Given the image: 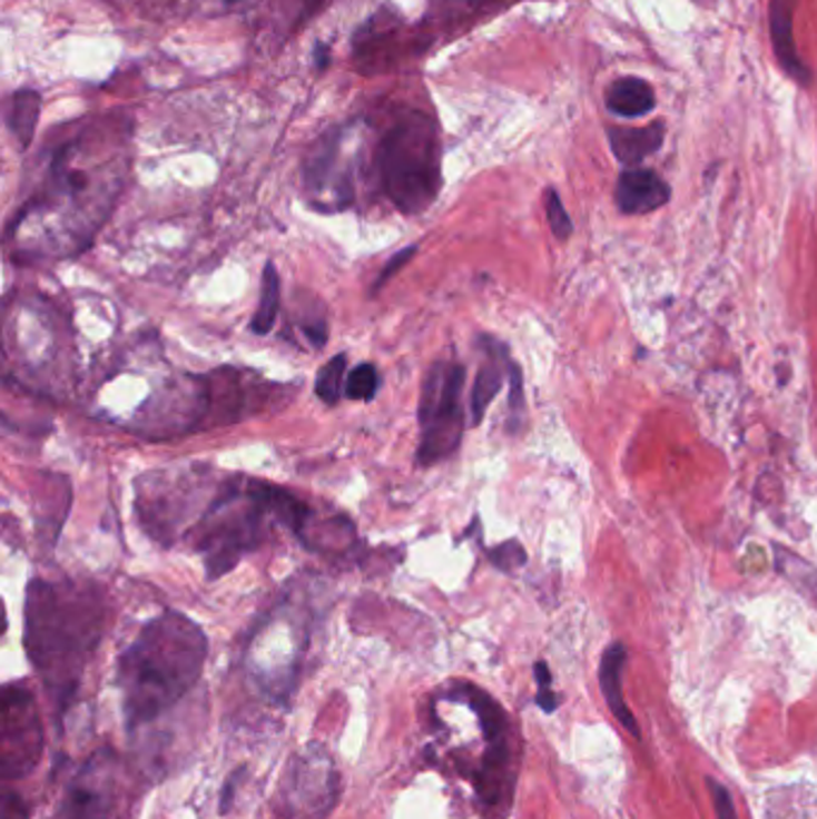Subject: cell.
Segmentation results:
<instances>
[{"label": "cell", "instance_id": "1", "mask_svg": "<svg viewBox=\"0 0 817 819\" xmlns=\"http://www.w3.org/2000/svg\"><path fill=\"white\" fill-rule=\"evenodd\" d=\"M130 122L116 116L80 122L70 137L49 151L41 180L10 218L6 238H12L29 218H60V235L80 249L91 243L114 211L128 176Z\"/></svg>", "mask_w": 817, "mask_h": 819}, {"label": "cell", "instance_id": "2", "mask_svg": "<svg viewBox=\"0 0 817 819\" xmlns=\"http://www.w3.org/2000/svg\"><path fill=\"white\" fill-rule=\"evenodd\" d=\"M106 623L99 590L75 580L35 578L24 600V650L62 717L80 690Z\"/></svg>", "mask_w": 817, "mask_h": 819}, {"label": "cell", "instance_id": "3", "mask_svg": "<svg viewBox=\"0 0 817 819\" xmlns=\"http://www.w3.org/2000/svg\"><path fill=\"white\" fill-rule=\"evenodd\" d=\"M209 640L180 611L151 619L118 659L116 685L130 729L173 710L201 679Z\"/></svg>", "mask_w": 817, "mask_h": 819}, {"label": "cell", "instance_id": "4", "mask_svg": "<svg viewBox=\"0 0 817 819\" xmlns=\"http://www.w3.org/2000/svg\"><path fill=\"white\" fill-rule=\"evenodd\" d=\"M382 190L407 216L427 211L442 190V141L436 120L424 110H403L376 151Z\"/></svg>", "mask_w": 817, "mask_h": 819}, {"label": "cell", "instance_id": "5", "mask_svg": "<svg viewBox=\"0 0 817 819\" xmlns=\"http://www.w3.org/2000/svg\"><path fill=\"white\" fill-rule=\"evenodd\" d=\"M245 494L247 506L240 509L243 486L226 484L201 520L199 551L211 580L233 571L247 551L259 546L266 537V517H274V513L249 490V482H245Z\"/></svg>", "mask_w": 817, "mask_h": 819}, {"label": "cell", "instance_id": "6", "mask_svg": "<svg viewBox=\"0 0 817 819\" xmlns=\"http://www.w3.org/2000/svg\"><path fill=\"white\" fill-rule=\"evenodd\" d=\"M135 808L132 771L111 748L97 750L68 781L58 819H130Z\"/></svg>", "mask_w": 817, "mask_h": 819}, {"label": "cell", "instance_id": "7", "mask_svg": "<svg viewBox=\"0 0 817 819\" xmlns=\"http://www.w3.org/2000/svg\"><path fill=\"white\" fill-rule=\"evenodd\" d=\"M341 798V771L322 743L291 754L272 798V819H328Z\"/></svg>", "mask_w": 817, "mask_h": 819}, {"label": "cell", "instance_id": "8", "mask_svg": "<svg viewBox=\"0 0 817 819\" xmlns=\"http://www.w3.org/2000/svg\"><path fill=\"white\" fill-rule=\"evenodd\" d=\"M463 386L465 367L439 359L422 382L420 396V448L417 465L430 467L446 461L463 441Z\"/></svg>", "mask_w": 817, "mask_h": 819}, {"label": "cell", "instance_id": "9", "mask_svg": "<svg viewBox=\"0 0 817 819\" xmlns=\"http://www.w3.org/2000/svg\"><path fill=\"white\" fill-rule=\"evenodd\" d=\"M357 125H343L326 132L307 154L305 190L309 204L319 211H341L355 197Z\"/></svg>", "mask_w": 817, "mask_h": 819}, {"label": "cell", "instance_id": "10", "mask_svg": "<svg viewBox=\"0 0 817 819\" xmlns=\"http://www.w3.org/2000/svg\"><path fill=\"white\" fill-rule=\"evenodd\" d=\"M43 754L39 707L22 683H10L0 698V771L3 781H18L37 769Z\"/></svg>", "mask_w": 817, "mask_h": 819}, {"label": "cell", "instance_id": "11", "mask_svg": "<svg viewBox=\"0 0 817 819\" xmlns=\"http://www.w3.org/2000/svg\"><path fill=\"white\" fill-rule=\"evenodd\" d=\"M617 207L626 216H642L662 209L671 199L669 182L650 168L623 170L617 180Z\"/></svg>", "mask_w": 817, "mask_h": 819}, {"label": "cell", "instance_id": "12", "mask_svg": "<svg viewBox=\"0 0 817 819\" xmlns=\"http://www.w3.org/2000/svg\"><path fill=\"white\" fill-rule=\"evenodd\" d=\"M794 8L796 0H769V34H772L775 56L781 70L787 72L798 85L810 87L813 72L798 56V46L794 39Z\"/></svg>", "mask_w": 817, "mask_h": 819}, {"label": "cell", "instance_id": "13", "mask_svg": "<svg viewBox=\"0 0 817 819\" xmlns=\"http://www.w3.org/2000/svg\"><path fill=\"white\" fill-rule=\"evenodd\" d=\"M482 345L486 348V357L482 369L478 372V379L473 386V396H470V410H473V424H480L484 420L486 407L496 398V393L504 386V372L509 365V351L504 343H499L490 336H482Z\"/></svg>", "mask_w": 817, "mask_h": 819}, {"label": "cell", "instance_id": "14", "mask_svg": "<svg viewBox=\"0 0 817 819\" xmlns=\"http://www.w3.org/2000/svg\"><path fill=\"white\" fill-rule=\"evenodd\" d=\"M626 659H628L626 644H621V642L609 644V648L602 654V661H600V688H602V695H604V700L609 704L611 714L617 717V721L621 723V727L626 731H631V736L640 738L636 717L631 714V710H628V704L623 700L621 671L626 667Z\"/></svg>", "mask_w": 817, "mask_h": 819}, {"label": "cell", "instance_id": "15", "mask_svg": "<svg viewBox=\"0 0 817 819\" xmlns=\"http://www.w3.org/2000/svg\"><path fill=\"white\" fill-rule=\"evenodd\" d=\"M665 145V125L648 128H609V147L623 166H640Z\"/></svg>", "mask_w": 817, "mask_h": 819}, {"label": "cell", "instance_id": "16", "mask_svg": "<svg viewBox=\"0 0 817 819\" xmlns=\"http://www.w3.org/2000/svg\"><path fill=\"white\" fill-rule=\"evenodd\" d=\"M657 106L654 89L640 77H621L607 91V110L619 118H642Z\"/></svg>", "mask_w": 817, "mask_h": 819}, {"label": "cell", "instance_id": "17", "mask_svg": "<svg viewBox=\"0 0 817 819\" xmlns=\"http://www.w3.org/2000/svg\"><path fill=\"white\" fill-rule=\"evenodd\" d=\"M39 110H41V93L35 89H22L14 91L8 108V128L20 141L22 149H27L35 139V130L39 122Z\"/></svg>", "mask_w": 817, "mask_h": 819}, {"label": "cell", "instance_id": "18", "mask_svg": "<svg viewBox=\"0 0 817 819\" xmlns=\"http://www.w3.org/2000/svg\"><path fill=\"white\" fill-rule=\"evenodd\" d=\"M278 307H280V278H278L276 266L272 262H266L264 274H262L259 307H257V314L253 317V322H249L253 334H257V336L272 334V328L276 326Z\"/></svg>", "mask_w": 817, "mask_h": 819}, {"label": "cell", "instance_id": "19", "mask_svg": "<svg viewBox=\"0 0 817 819\" xmlns=\"http://www.w3.org/2000/svg\"><path fill=\"white\" fill-rule=\"evenodd\" d=\"M345 369H348V357H345V353H338V355H334L332 359H328L317 374V384H314V391H317L319 401L326 403L328 407L338 405L341 396L345 393L343 391Z\"/></svg>", "mask_w": 817, "mask_h": 819}, {"label": "cell", "instance_id": "20", "mask_svg": "<svg viewBox=\"0 0 817 819\" xmlns=\"http://www.w3.org/2000/svg\"><path fill=\"white\" fill-rule=\"evenodd\" d=\"M380 391V374H376V367L370 365V362H363L348 372V379H345V398L351 401H372Z\"/></svg>", "mask_w": 817, "mask_h": 819}, {"label": "cell", "instance_id": "21", "mask_svg": "<svg viewBox=\"0 0 817 819\" xmlns=\"http://www.w3.org/2000/svg\"><path fill=\"white\" fill-rule=\"evenodd\" d=\"M544 209H547V220H549V228H552L554 233V238L569 240L573 235V224H571V216L565 214L561 197L554 187H549V190L544 193Z\"/></svg>", "mask_w": 817, "mask_h": 819}, {"label": "cell", "instance_id": "22", "mask_svg": "<svg viewBox=\"0 0 817 819\" xmlns=\"http://www.w3.org/2000/svg\"><path fill=\"white\" fill-rule=\"evenodd\" d=\"M490 559H492V563L496 565V569L504 571V573L523 569V565L528 563L525 549L521 546V542H515V540L499 544L496 549H490Z\"/></svg>", "mask_w": 817, "mask_h": 819}, {"label": "cell", "instance_id": "23", "mask_svg": "<svg viewBox=\"0 0 817 819\" xmlns=\"http://www.w3.org/2000/svg\"><path fill=\"white\" fill-rule=\"evenodd\" d=\"M417 255V245H411V247H405V249H401V251H396V255L394 257H391L388 262H386V266H384V269H382V274H380V278H376V283H374V288H372V293H376V290H380V288H384L386 286V283L391 280V278H394L401 269H405V266L407 264H411L413 262V257Z\"/></svg>", "mask_w": 817, "mask_h": 819}, {"label": "cell", "instance_id": "24", "mask_svg": "<svg viewBox=\"0 0 817 819\" xmlns=\"http://www.w3.org/2000/svg\"><path fill=\"white\" fill-rule=\"evenodd\" d=\"M707 789H710V796H712V802H715L717 819H738L736 808H734V798H731V793L725 789V783H719L717 779H707Z\"/></svg>", "mask_w": 817, "mask_h": 819}, {"label": "cell", "instance_id": "25", "mask_svg": "<svg viewBox=\"0 0 817 819\" xmlns=\"http://www.w3.org/2000/svg\"><path fill=\"white\" fill-rule=\"evenodd\" d=\"M509 382H511V396H509V407L511 415H523L525 410V393H523V372L521 367L515 365L513 359H509Z\"/></svg>", "mask_w": 817, "mask_h": 819}, {"label": "cell", "instance_id": "26", "mask_svg": "<svg viewBox=\"0 0 817 819\" xmlns=\"http://www.w3.org/2000/svg\"><path fill=\"white\" fill-rule=\"evenodd\" d=\"M3 819H29V810H27V806H24V800H22L20 793L6 791Z\"/></svg>", "mask_w": 817, "mask_h": 819}, {"label": "cell", "instance_id": "27", "mask_svg": "<svg viewBox=\"0 0 817 819\" xmlns=\"http://www.w3.org/2000/svg\"><path fill=\"white\" fill-rule=\"evenodd\" d=\"M538 707L547 714H554L559 710V695L552 688H538V698H535Z\"/></svg>", "mask_w": 817, "mask_h": 819}, {"label": "cell", "instance_id": "28", "mask_svg": "<svg viewBox=\"0 0 817 819\" xmlns=\"http://www.w3.org/2000/svg\"><path fill=\"white\" fill-rule=\"evenodd\" d=\"M535 681L538 688H552V671H549L547 661H538L535 664Z\"/></svg>", "mask_w": 817, "mask_h": 819}, {"label": "cell", "instance_id": "29", "mask_svg": "<svg viewBox=\"0 0 817 819\" xmlns=\"http://www.w3.org/2000/svg\"><path fill=\"white\" fill-rule=\"evenodd\" d=\"M314 60H317V70H326L328 62H332V49L324 43L314 46Z\"/></svg>", "mask_w": 817, "mask_h": 819}]
</instances>
